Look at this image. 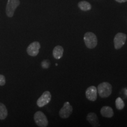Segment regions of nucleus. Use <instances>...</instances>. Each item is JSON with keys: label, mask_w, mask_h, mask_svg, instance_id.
Segmentation results:
<instances>
[{"label": "nucleus", "mask_w": 127, "mask_h": 127, "mask_svg": "<svg viewBox=\"0 0 127 127\" xmlns=\"http://www.w3.org/2000/svg\"><path fill=\"white\" fill-rule=\"evenodd\" d=\"M6 80L4 75L0 74V86H3L5 84Z\"/></svg>", "instance_id": "f3484780"}, {"label": "nucleus", "mask_w": 127, "mask_h": 127, "mask_svg": "<svg viewBox=\"0 0 127 127\" xmlns=\"http://www.w3.org/2000/svg\"><path fill=\"white\" fill-rule=\"evenodd\" d=\"M115 105L117 109H118V110H122V109H123L125 107V104L123 99L120 97L117 98L115 101Z\"/></svg>", "instance_id": "2eb2a0df"}, {"label": "nucleus", "mask_w": 127, "mask_h": 127, "mask_svg": "<svg viewBox=\"0 0 127 127\" xmlns=\"http://www.w3.org/2000/svg\"><path fill=\"white\" fill-rule=\"evenodd\" d=\"M101 115L106 118H111L114 115V111L112 108L108 106H104L102 107L100 111Z\"/></svg>", "instance_id": "9b49d317"}, {"label": "nucleus", "mask_w": 127, "mask_h": 127, "mask_svg": "<svg viewBox=\"0 0 127 127\" xmlns=\"http://www.w3.org/2000/svg\"><path fill=\"white\" fill-rule=\"evenodd\" d=\"M97 91L101 98L108 97L112 93V85L109 82H102L98 85Z\"/></svg>", "instance_id": "f257e3e1"}, {"label": "nucleus", "mask_w": 127, "mask_h": 127, "mask_svg": "<svg viewBox=\"0 0 127 127\" xmlns=\"http://www.w3.org/2000/svg\"><path fill=\"white\" fill-rule=\"evenodd\" d=\"M127 40V35L122 32L116 34L114 39V47L116 50H119L124 45Z\"/></svg>", "instance_id": "39448f33"}, {"label": "nucleus", "mask_w": 127, "mask_h": 127, "mask_svg": "<svg viewBox=\"0 0 127 127\" xmlns=\"http://www.w3.org/2000/svg\"><path fill=\"white\" fill-rule=\"evenodd\" d=\"M8 115V110L5 105L0 102V120H4L7 118Z\"/></svg>", "instance_id": "ddd939ff"}, {"label": "nucleus", "mask_w": 127, "mask_h": 127, "mask_svg": "<svg viewBox=\"0 0 127 127\" xmlns=\"http://www.w3.org/2000/svg\"><path fill=\"white\" fill-rule=\"evenodd\" d=\"M78 5L79 9L84 11H89L91 9V5L85 1H80Z\"/></svg>", "instance_id": "4468645a"}, {"label": "nucleus", "mask_w": 127, "mask_h": 127, "mask_svg": "<svg viewBox=\"0 0 127 127\" xmlns=\"http://www.w3.org/2000/svg\"><path fill=\"white\" fill-rule=\"evenodd\" d=\"M87 120L93 127H99V121L96 114L94 112H90L87 116Z\"/></svg>", "instance_id": "9d476101"}, {"label": "nucleus", "mask_w": 127, "mask_h": 127, "mask_svg": "<svg viewBox=\"0 0 127 127\" xmlns=\"http://www.w3.org/2000/svg\"><path fill=\"white\" fill-rule=\"evenodd\" d=\"M34 120L35 123L38 127H46L48 125V121L47 117L41 111H37L34 115Z\"/></svg>", "instance_id": "7ed1b4c3"}, {"label": "nucleus", "mask_w": 127, "mask_h": 127, "mask_svg": "<svg viewBox=\"0 0 127 127\" xmlns=\"http://www.w3.org/2000/svg\"><path fill=\"white\" fill-rule=\"evenodd\" d=\"M20 4V0H8L6 7V14L8 17H13L15 9Z\"/></svg>", "instance_id": "20e7f679"}, {"label": "nucleus", "mask_w": 127, "mask_h": 127, "mask_svg": "<svg viewBox=\"0 0 127 127\" xmlns=\"http://www.w3.org/2000/svg\"><path fill=\"white\" fill-rule=\"evenodd\" d=\"M40 48V43L38 41H34L28 45L27 48V52L30 56L35 57L38 54Z\"/></svg>", "instance_id": "0eeeda50"}, {"label": "nucleus", "mask_w": 127, "mask_h": 127, "mask_svg": "<svg viewBox=\"0 0 127 127\" xmlns=\"http://www.w3.org/2000/svg\"><path fill=\"white\" fill-rule=\"evenodd\" d=\"M64 53V48L61 45H57L54 48L53 51H52V54L53 57L55 59L60 60L63 57Z\"/></svg>", "instance_id": "f8f14e48"}, {"label": "nucleus", "mask_w": 127, "mask_h": 127, "mask_svg": "<svg viewBox=\"0 0 127 127\" xmlns=\"http://www.w3.org/2000/svg\"><path fill=\"white\" fill-rule=\"evenodd\" d=\"M97 88L95 86L88 87L85 91V95L87 99L91 101H95L97 98Z\"/></svg>", "instance_id": "1a4fd4ad"}, {"label": "nucleus", "mask_w": 127, "mask_h": 127, "mask_svg": "<svg viewBox=\"0 0 127 127\" xmlns=\"http://www.w3.org/2000/svg\"><path fill=\"white\" fill-rule=\"evenodd\" d=\"M117 2H120V3H123V2H127V0H115Z\"/></svg>", "instance_id": "a211bd4d"}, {"label": "nucleus", "mask_w": 127, "mask_h": 127, "mask_svg": "<svg viewBox=\"0 0 127 127\" xmlns=\"http://www.w3.org/2000/svg\"><path fill=\"white\" fill-rule=\"evenodd\" d=\"M72 107L71 106L70 103L66 101L64 103L63 107L60 109L59 112V115L61 118L66 119L68 118L72 112Z\"/></svg>", "instance_id": "423d86ee"}, {"label": "nucleus", "mask_w": 127, "mask_h": 127, "mask_svg": "<svg viewBox=\"0 0 127 127\" xmlns=\"http://www.w3.org/2000/svg\"><path fill=\"white\" fill-rule=\"evenodd\" d=\"M50 61H48V60H44L42 62V64H41V65H42V68H45V69H47L49 67V66H50Z\"/></svg>", "instance_id": "dca6fc26"}, {"label": "nucleus", "mask_w": 127, "mask_h": 127, "mask_svg": "<svg viewBox=\"0 0 127 127\" xmlns=\"http://www.w3.org/2000/svg\"><path fill=\"white\" fill-rule=\"evenodd\" d=\"M84 41L86 47L90 49L94 48L97 45V38L92 32H87L84 34Z\"/></svg>", "instance_id": "f03ea898"}, {"label": "nucleus", "mask_w": 127, "mask_h": 127, "mask_svg": "<svg viewBox=\"0 0 127 127\" xmlns=\"http://www.w3.org/2000/svg\"><path fill=\"white\" fill-rule=\"evenodd\" d=\"M51 99V94L48 91L44 92L42 95L38 99L36 104L39 107H43L50 102Z\"/></svg>", "instance_id": "6e6552de"}]
</instances>
